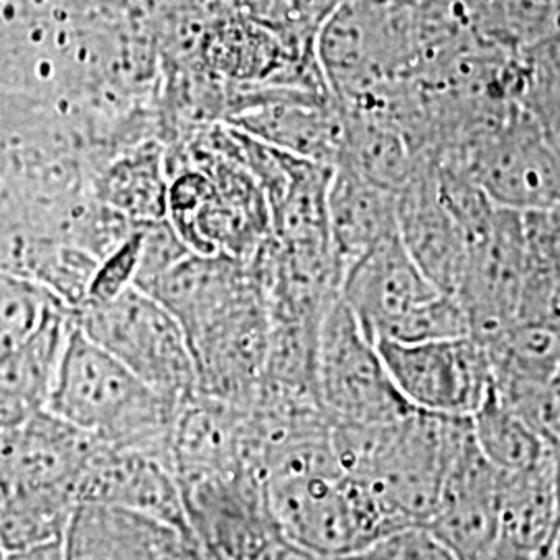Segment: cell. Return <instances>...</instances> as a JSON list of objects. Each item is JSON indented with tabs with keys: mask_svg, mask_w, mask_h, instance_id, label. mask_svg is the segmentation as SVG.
Masks as SVG:
<instances>
[{
	"mask_svg": "<svg viewBox=\"0 0 560 560\" xmlns=\"http://www.w3.org/2000/svg\"><path fill=\"white\" fill-rule=\"evenodd\" d=\"M83 434L113 446H171L177 409L80 328H73L48 405Z\"/></svg>",
	"mask_w": 560,
	"mask_h": 560,
	"instance_id": "1",
	"label": "cell"
},
{
	"mask_svg": "<svg viewBox=\"0 0 560 560\" xmlns=\"http://www.w3.org/2000/svg\"><path fill=\"white\" fill-rule=\"evenodd\" d=\"M407 11L395 0H340L322 21L316 55L340 102L372 96L409 73L420 44Z\"/></svg>",
	"mask_w": 560,
	"mask_h": 560,
	"instance_id": "2",
	"label": "cell"
},
{
	"mask_svg": "<svg viewBox=\"0 0 560 560\" xmlns=\"http://www.w3.org/2000/svg\"><path fill=\"white\" fill-rule=\"evenodd\" d=\"M81 330L129 368L175 409L200 395V381L189 339L161 301L129 289L106 303L78 312Z\"/></svg>",
	"mask_w": 560,
	"mask_h": 560,
	"instance_id": "3",
	"label": "cell"
},
{
	"mask_svg": "<svg viewBox=\"0 0 560 560\" xmlns=\"http://www.w3.org/2000/svg\"><path fill=\"white\" fill-rule=\"evenodd\" d=\"M284 536L312 555L347 559L399 529L372 492L351 476H303L266 481Z\"/></svg>",
	"mask_w": 560,
	"mask_h": 560,
	"instance_id": "4",
	"label": "cell"
},
{
	"mask_svg": "<svg viewBox=\"0 0 560 560\" xmlns=\"http://www.w3.org/2000/svg\"><path fill=\"white\" fill-rule=\"evenodd\" d=\"M318 388L324 409L337 423H386L413 411L400 397L376 342L340 295L322 320Z\"/></svg>",
	"mask_w": 560,
	"mask_h": 560,
	"instance_id": "5",
	"label": "cell"
},
{
	"mask_svg": "<svg viewBox=\"0 0 560 560\" xmlns=\"http://www.w3.org/2000/svg\"><path fill=\"white\" fill-rule=\"evenodd\" d=\"M376 347L400 397L418 411L471 420L497 386L486 347L471 337Z\"/></svg>",
	"mask_w": 560,
	"mask_h": 560,
	"instance_id": "6",
	"label": "cell"
},
{
	"mask_svg": "<svg viewBox=\"0 0 560 560\" xmlns=\"http://www.w3.org/2000/svg\"><path fill=\"white\" fill-rule=\"evenodd\" d=\"M187 517L210 555L229 560H295L301 548L284 536L256 471H235L183 488Z\"/></svg>",
	"mask_w": 560,
	"mask_h": 560,
	"instance_id": "7",
	"label": "cell"
},
{
	"mask_svg": "<svg viewBox=\"0 0 560 560\" xmlns=\"http://www.w3.org/2000/svg\"><path fill=\"white\" fill-rule=\"evenodd\" d=\"M527 264L525 214L499 208L490 229L471 243L457 291L471 339L483 345L521 322Z\"/></svg>",
	"mask_w": 560,
	"mask_h": 560,
	"instance_id": "8",
	"label": "cell"
},
{
	"mask_svg": "<svg viewBox=\"0 0 560 560\" xmlns=\"http://www.w3.org/2000/svg\"><path fill=\"white\" fill-rule=\"evenodd\" d=\"M96 441L50 411L2 430L0 497H46L80 506V486Z\"/></svg>",
	"mask_w": 560,
	"mask_h": 560,
	"instance_id": "9",
	"label": "cell"
},
{
	"mask_svg": "<svg viewBox=\"0 0 560 560\" xmlns=\"http://www.w3.org/2000/svg\"><path fill=\"white\" fill-rule=\"evenodd\" d=\"M81 504L122 509L194 532L171 446H113L96 441L81 480Z\"/></svg>",
	"mask_w": 560,
	"mask_h": 560,
	"instance_id": "10",
	"label": "cell"
},
{
	"mask_svg": "<svg viewBox=\"0 0 560 560\" xmlns=\"http://www.w3.org/2000/svg\"><path fill=\"white\" fill-rule=\"evenodd\" d=\"M501 478L474 436L460 442L428 529L457 560H490L501 540Z\"/></svg>",
	"mask_w": 560,
	"mask_h": 560,
	"instance_id": "11",
	"label": "cell"
},
{
	"mask_svg": "<svg viewBox=\"0 0 560 560\" xmlns=\"http://www.w3.org/2000/svg\"><path fill=\"white\" fill-rule=\"evenodd\" d=\"M441 293L444 291L425 277L399 235L382 241L353 261L340 280V300L374 342L390 339L402 322Z\"/></svg>",
	"mask_w": 560,
	"mask_h": 560,
	"instance_id": "12",
	"label": "cell"
},
{
	"mask_svg": "<svg viewBox=\"0 0 560 560\" xmlns=\"http://www.w3.org/2000/svg\"><path fill=\"white\" fill-rule=\"evenodd\" d=\"M229 125L282 152L337 168L345 141V113L332 92L270 90L252 96Z\"/></svg>",
	"mask_w": 560,
	"mask_h": 560,
	"instance_id": "13",
	"label": "cell"
},
{
	"mask_svg": "<svg viewBox=\"0 0 560 560\" xmlns=\"http://www.w3.org/2000/svg\"><path fill=\"white\" fill-rule=\"evenodd\" d=\"M171 455L180 492L185 486L206 478L245 469L256 471L249 407L201 393L187 400L173 421Z\"/></svg>",
	"mask_w": 560,
	"mask_h": 560,
	"instance_id": "14",
	"label": "cell"
},
{
	"mask_svg": "<svg viewBox=\"0 0 560 560\" xmlns=\"http://www.w3.org/2000/svg\"><path fill=\"white\" fill-rule=\"evenodd\" d=\"M62 548L65 560H212L194 532L98 504L75 511Z\"/></svg>",
	"mask_w": 560,
	"mask_h": 560,
	"instance_id": "15",
	"label": "cell"
},
{
	"mask_svg": "<svg viewBox=\"0 0 560 560\" xmlns=\"http://www.w3.org/2000/svg\"><path fill=\"white\" fill-rule=\"evenodd\" d=\"M399 237L425 277L457 295L471 241L439 194L434 162L421 161L399 191Z\"/></svg>",
	"mask_w": 560,
	"mask_h": 560,
	"instance_id": "16",
	"label": "cell"
},
{
	"mask_svg": "<svg viewBox=\"0 0 560 560\" xmlns=\"http://www.w3.org/2000/svg\"><path fill=\"white\" fill-rule=\"evenodd\" d=\"M78 312L62 305L20 347L0 353V430L48 411Z\"/></svg>",
	"mask_w": 560,
	"mask_h": 560,
	"instance_id": "17",
	"label": "cell"
},
{
	"mask_svg": "<svg viewBox=\"0 0 560 560\" xmlns=\"http://www.w3.org/2000/svg\"><path fill=\"white\" fill-rule=\"evenodd\" d=\"M399 194L335 168L328 189V229L342 272L382 241L399 235Z\"/></svg>",
	"mask_w": 560,
	"mask_h": 560,
	"instance_id": "18",
	"label": "cell"
},
{
	"mask_svg": "<svg viewBox=\"0 0 560 560\" xmlns=\"http://www.w3.org/2000/svg\"><path fill=\"white\" fill-rule=\"evenodd\" d=\"M166 145L141 140L115 152L92 175L94 196L136 224L168 219Z\"/></svg>",
	"mask_w": 560,
	"mask_h": 560,
	"instance_id": "19",
	"label": "cell"
},
{
	"mask_svg": "<svg viewBox=\"0 0 560 560\" xmlns=\"http://www.w3.org/2000/svg\"><path fill=\"white\" fill-rule=\"evenodd\" d=\"M555 463L557 455L532 469L502 474L501 540L529 555L546 550L559 529Z\"/></svg>",
	"mask_w": 560,
	"mask_h": 560,
	"instance_id": "20",
	"label": "cell"
},
{
	"mask_svg": "<svg viewBox=\"0 0 560 560\" xmlns=\"http://www.w3.org/2000/svg\"><path fill=\"white\" fill-rule=\"evenodd\" d=\"M471 428L481 455L502 474L532 469L557 455L497 386L471 418Z\"/></svg>",
	"mask_w": 560,
	"mask_h": 560,
	"instance_id": "21",
	"label": "cell"
},
{
	"mask_svg": "<svg viewBox=\"0 0 560 560\" xmlns=\"http://www.w3.org/2000/svg\"><path fill=\"white\" fill-rule=\"evenodd\" d=\"M499 384H552L560 372V330L521 320L483 342Z\"/></svg>",
	"mask_w": 560,
	"mask_h": 560,
	"instance_id": "22",
	"label": "cell"
},
{
	"mask_svg": "<svg viewBox=\"0 0 560 560\" xmlns=\"http://www.w3.org/2000/svg\"><path fill=\"white\" fill-rule=\"evenodd\" d=\"M65 303L34 280L2 272L0 277V353L36 335L48 316ZM69 307V305H67Z\"/></svg>",
	"mask_w": 560,
	"mask_h": 560,
	"instance_id": "23",
	"label": "cell"
},
{
	"mask_svg": "<svg viewBox=\"0 0 560 560\" xmlns=\"http://www.w3.org/2000/svg\"><path fill=\"white\" fill-rule=\"evenodd\" d=\"M194 252L180 240L175 226L166 221L143 224V243H141L140 275L136 289L150 293L179 261L191 256Z\"/></svg>",
	"mask_w": 560,
	"mask_h": 560,
	"instance_id": "24",
	"label": "cell"
},
{
	"mask_svg": "<svg viewBox=\"0 0 560 560\" xmlns=\"http://www.w3.org/2000/svg\"><path fill=\"white\" fill-rule=\"evenodd\" d=\"M141 243H143V224L140 229L113 249L106 258H102L98 270L90 287L88 303H106L117 300L129 289H136L140 275Z\"/></svg>",
	"mask_w": 560,
	"mask_h": 560,
	"instance_id": "25",
	"label": "cell"
},
{
	"mask_svg": "<svg viewBox=\"0 0 560 560\" xmlns=\"http://www.w3.org/2000/svg\"><path fill=\"white\" fill-rule=\"evenodd\" d=\"M345 560H457L428 527H409Z\"/></svg>",
	"mask_w": 560,
	"mask_h": 560,
	"instance_id": "26",
	"label": "cell"
},
{
	"mask_svg": "<svg viewBox=\"0 0 560 560\" xmlns=\"http://www.w3.org/2000/svg\"><path fill=\"white\" fill-rule=\"evenodd\" d=\"M548 552H550L552 560H560V525L557 534H555V538L550 541V546H548Z\"/></svg>",
	"mask_w": 560,
	"mask_h": 560,
	"instance_id": "27",
	"label": "cell"
},
{
	"mask_svg": "<svg viewBox=\"0 0 560 560\" xmlns=\"http://www.w3.org/2000/svg\"><path fill=\"white\" fill-rule=\"evenodd\" d=\"M536 560H552L550 552H548V548H546V550H541L540 555H538V559Z\"/></svg>",
	"mask_w": 560,
	"mask_h": 560,
	"instance_id": "28",
	"label": "cell"
},
{
	"mask_svg": "<svg viewBox=\"0 0 560 560\" xmlns=\"http://www.w3.org/2000/svg\"><path fill=\"white\" fill-rule=\"evenodd\" d=\"M395 2H399V4H405V7H411L416 0H395Z\"/></svg>",
	"mask_w": 560,
	"mask_h": 560,
	"instance_id": "29",
	"label": "cell"
},
{
	"mask_svg": "<svg viewBox=\"0 0 560 560\" xmlns=\"http://www.w3.org/2000/svg\"><path fill=\"white\" fill-rule=\"evenodd\" d=\"M210 557H212V560H229L224 559V557H219V555H210Z\"/></svg>",
	"mask_w": 560,
	"mask_h": 560,
	"instance_id": "30",
	"label": "cell"
},
{
	"mask_svg": "<svg viewBox=\"0 0 560 560\" xmlns=\"http://www.w3.org/2000/svg\"><path fill=\"white\" fill-rule=\"evenodd\" d=\"M316 560H345V559H326V557H318Z\"/></svg>",
	"mask_w": 560,
	"mask_h": 560,
	"instance_id": "31",
	"label": "cell"
}]
</instances>
